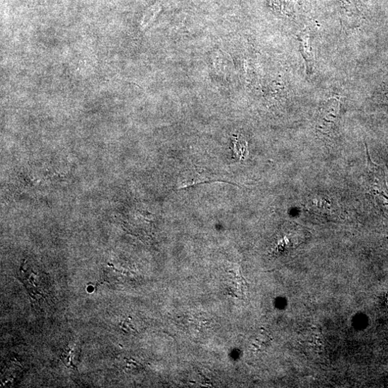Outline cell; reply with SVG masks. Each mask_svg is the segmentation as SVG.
Masks as SVG:
<instances>
[{
  "label": "cell",
  "instance_id": "8992f818",
  "mask_svg": "<svg viewBox=\"0 0 388 388\" xmlns=\"http://www.w3.org/2000/svg\"><path fill=\"white\" fill-rule=\"evenodd\" d=\"M76 356L75 348L70 346L67 348L64 352L61 355V359L64 363L69 368L76 369V366L74 364V359Z\"/></svg>",
  "mask_w": 388,
  "mask_h": 388
},
{
  "label": "cell",
  "instance_id": "277c9868",
  "mask_svg": "<svg viewBox=\"0 0 388 388\" xmlns=\"http://www.w3.org/2000/svg\"><path fill=\"white\" fill-rule=\"evenodd\" d=\"M161 11V6L160 4H156L149 8L147 12L144 13L142 19V22L140 23L141 30L147 28V27L156 19Z\"/></svg>",
  "mask_w": 388,
  "mask_h": 388
},
{
  "label": "cell",
  "instance_id": "7a4b0ae2",
  "mask_svg": "<svg viewBox=\"0 0 388 388\" xmlns=\"http://www.w3.org/2000/svg\"><path fill=\"white\" fill-rule=\"evenodd\" d=\"M218 181L216 177H212L210 174L205 172H197L191 174L187 179H181L177 183L176 189L187 188L198 183Z\"/></svg>",
  "mask_w": 388,
  "mask_h": 388
},
{
  "label": "cell",
  "instance_id": "6da1fadb",
  "mask_svg": "<svg viewBox=\"0 0 388 388\" xmlns=\"http://www.w3.org/2000/svg\"><path fill=\"white\" fill-rule=\"evenodd\" d=\"M339 113V102L336 99L327 101L321 108L319 121L321 128L331 127L336 120Z\"/></svg>",
  "mask_w": 388,
  "mask_h": 388
},
{
  "label": "cell",
  "instance_id": "5b68a950",
  "mask_svg": "<svg viewBox=\"0 0 388 388\" xmlns=\"http://www.w3.org/2000/svg\"><path fill=\"white\" fill-rule=\"evenodd\" d=\"M234 144V154L239 159H244L246 156L247 152V143L244 140L236 139L233 141Z\"/></svg>",
  "mask_w": 388,
  "mask_h": 388
},
{
  "label": "cell",
  "instance_id": "3957f363",
  "mask_svg": "<svg viewBox=\"0 0 388 388\" xmlns=\"http://www.w3.org/2000/svg\"><path fill=\"white\" fill-rule=\"evenodd\" d=\"M309 35L306 32L299 36L301 44V51L304 57L308 67H312L314 64V57L312 53V48L309 45Z\"/></svg>",
  "mask_w": 388,
  "mask_h": 388
}]
</instances>
